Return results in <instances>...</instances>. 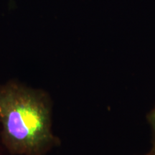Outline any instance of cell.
<instances>
[{
	"instance_id": "obj_1",
	"label": "cell",
	"mask_w": 155,
	"mask_h": 155,
	"mask_svg": "<svg viewBox=\"0 0 155 155\" xmlns=\"http://www.w3.org/2000/svg\"><path fill=\"white\" fill-rule=\"evenodd\" d=\"M0 121L4 143L15 154L42 155L58 144L50 101L41 91L15 83L0 86Z\"/></svg>"
},
{
	"instance_id": "obj_2",
	"label": "cell",
	"mask_w": 155,
	"mask_h": 155,
	"mask_svg": "<svg viewBox=\"0 0 155 155\" xmlns=\"http://www.w3.org/2000/svg\"><path fill=\"white\" fill-rule=\"evenodd\" d=\"M147 120L149 125L150 126L151 131H152V147H155V106L147 114Z\"/></svg>"
},
{
	"instance_id": "obj_3",
	"label": "cell",
	"mask_w": 155,
	"mask_h": 155,
	"mask_svg": "<svg viewBox=\"0 0 155 155\" xmlns=\"http://www.w3.org/2000/svg\"><path fill=\"white\" fill-rule=\"evenodd\" d=\"M146 155H155V147H152V150L147 153Z\"/></svg>"
}]
</instances>
